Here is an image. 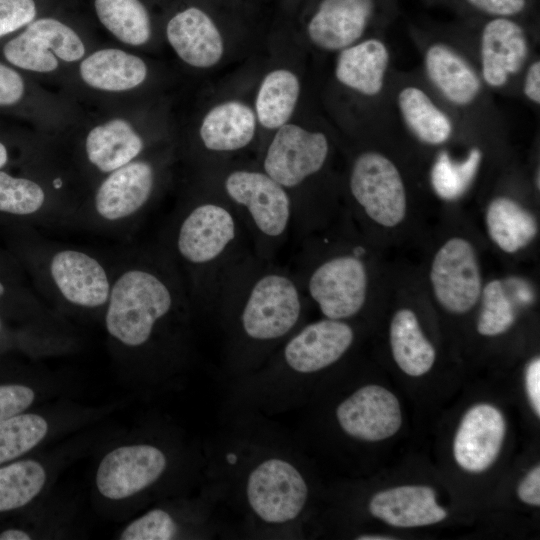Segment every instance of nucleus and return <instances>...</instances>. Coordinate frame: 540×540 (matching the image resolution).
Returning a JSON list of instances; mask_svg holds the SVG:
<instances>
[{
  "mask_svg": "<svg viewBox=\"0 0 540 540\" xmlns=\"http://www.w3.org/2000/svg\"><path fill=\"white\" fill-rule=\"evenodd\" d=\"M123 262L111 270L105 327L121 344L137 348L185 305L188 289L168 251L137 253Z\"/></svg>",
  "mask_w": 540,
  "mask_h": 540,
  "instance_id": "f257e3e1",
  "label": "nucleus"
},
{
  "mask_svg": "<svg viewBox=\"0 0 540 540\" xmlns=\"http://www.w3.org/2000/svg\"><path fill=\"white\" fill-rule=\"evenodd\" d=\"M214 297L236 309L241 333L256 343L285 337L303 312V293L296 277L249 254L226 271Z\"/></svg>",
  "mask_w": 540,
  "mask_h": 540,
  "instance_id": "f03ea898",
  "label": "nucleus"
},
{
  "mask_svg": "<svg viewBox=\"0 0 540 540\" xmlns=\"http://www.w3.org/2000/svg\"><path fill=\"white\" fill-rule=\"evenodd\" d=\"M243 222L231 205L202 201L180 212L167 250L188 276L192 296H215L225 272L241 253Z\"/></svg>",
  "mask_w": 540,
  "mask_h": 540,
  "instance_id": "7ed1b4c3",
  "label": "nucleus"
},
{
  "mask_svg": "<svg viewBox=\"0 0 540 540\" xmlns=\"http://www.w3.org/2000/svg\"><path fill=\"white\" fill-rule=\"evenodd\" d=\"M223 188L243 224L255 239L257 256L269 259L270 248L284 240L295 212L288 190L264 171L238 169L224 179Z\"/></svg>",
  "mask_w": 540,
  "mask_h": 540,
  "instance_id": "20e7f679",
  "label": "nucleus"
},
{
  "mask_svg": "<svg viewBox=\"0 0 540 540\" xmlns=\"http://www.w3.org/2000/svg\"><path fill=\"white\" fill-rule=\"evenodd\" d=\"M112 271L95 255L77 248L48 249L43 256V284L47 296L73 307L105 309Z\"/></svg>",
  "mask_w": 540,
  "mask_h": 540,
  "instance_id": "39448f33",
  "label": "nucleus"
},
{
  "mask_svg": "<svg viewBox=\"0 0 540 540\" xmlns=\"http://www.w3.org/2000/svg\"><path fill=\"white\" fill-rule=\"evenodd\" d=\"M350 192L365 214L384 227L400 224L407 211L403 179L385 155L363 152L355 159L349 177Z\"/></svg>",
  "mask_w": 540,
  "mask_h": 540,
  "instance_id": "423d86ee",
  "label": "nucleus"
},
{
  "mask_svg": "<svg viewBox=\"0 0 540 540\" xmlns=\"http://www.w3.org/2000/svg\"><path fill=\"white\" fill-rule=\"evenodd\" d=\"M246 495L257 517L270 524H281L300 515L307 502L308 486L292 463L268 458L250 472Z\"/></svg>",
  "mask_w": 540,
  "mask_h": 540,
  "instance_id": "0eeeda50",
  "label": "nucleus"
},
{
  "mask_svg": "<svg viewBox=\"0 0 540 540\" xmlns=\"http://www.w3.org/2000/svg\"><path fill=\"white\" fill-rule=\"evenodd\" d=\"M306 290L325 318H351L360 312L366 302V267L356 255L333 256L311 270L306 280Z\"/></svg>",
  "mask_w": 540,
  "mask_h": 540,
  "instance_id": "6e6552de",
  "label": "nucleus"
},
{
  "mask_svg": "<svg viewBox=\"0 0 540 540\" xmlns=\"http://www.w3.org/2000/svg\"><path fill=\"white\" fill-rule=\"evenodd\" d=\"M328 153L324 133L286 123L277 129L266 150L263 171L288 190L318 173Z\"/></svg>",
  "mask_w": 540,
  "mask_h": 540,
  "instance_id": "1a4fd4ad",
  "label": "nucleus"
},
{
  "mask_svg": "<svg viewBox=\"0 0 540 540\" xmlns=\"http://www.w3.org/2000/svg\"><path fill=\"white\" fill-rule=\"evenodd\" d=\"M430 281L435 298L446 311H470L481 295L480 268L472 244L461 237L446 241L433 258Z\"/></svg>",
  "mask_w": 540,
  "mask_h": 540,
  "instance_id": "9d476101",
  "label": "nucleus"
},
{
  "mask_svg": "<svg viewBox=\"0 0 540 540\" xmlns=\"http://www.w3.org/2000/svg\"><path fill=\"white\" fill-rule=\"evenodd\" d=\"M155 171L150 162L133 160L110 172L98 186L89 218L105 226L132 221L150 202Z\"/></svg>",
  "mask_w": 540,
  "mask_h": 540,
  "instance_id": "9b49d317",
  "label": "nucleus"
},
{
  "mask_svg": "<svg viewBox=\"0 0 540 540\" xmlns=\"http://www.w3.org/2000/svg\"><path fill=\"white\" fill-rule=\"evenodd\" d=\"M336 418L346 434L368 442L392 437L402 423L399 400L376 384L365 385L343 400L336 409Z\"/></svg>",
  "mask_w": 540,
  "mask_h": 540,
  "instance_id": "f8f14e48",
  "label": "nucleus"
},
{
  "mask_svg": "<svg viewBox=\"0 0 540 540\" xmlns=\"http://www.w3.org/2000/svg\"><path fill=\"white\" fill-rule=\"evenodd\" d=\"M166 465V457L157 447H119L102 459L96 475L97 488L109 499L127 498L154 483Z\"/></svg>",
  "mask_w": 540,
  "mask_h": 540,
  "instance_id": "ddd939ff",
  "label": "nucleus"
},
{
  "mask_svg": "<svg viewBox=\"0 0 540 540\" xmlns=\"http://www.w3.org/2000/svg\"><path fill=\"white\" fill-rule=\"evenodd\" d=\"M506 434L502 412L488 403L467 410L453 441L456 463L470 473L487 470L497 459Z\"/></svg>",
  "mask_w": 540,
  "mask_h": 540,
  "instance_id": "4468645a",
  "label": "nucleus"
},
{
  "mask_svg": "<svg viewBox=\"0 0 540 540\" xmlns=\"http://www.w3.org/2000/svg\"><path fill=\"white\" fill-rule=\"evenodd\" d=\"M353 340L354 331L348 323L325 318L295 333L283 348V358L297 373H315L337 362Z\"/></svg>",
  "mask_w": 540,
  "mask_h": 540,
  "instance_id": "2eb2a0df",
  "label": "nucleus"
},
{
  "mask_svg": "<svg viewBox=\"0 0 540 540\" xmlns=\"http://www.w3.org/2000/svg\"><path fill=\"white\" fill-rule=\"evenodd\" d=\"M529 53L524 29L511 18L494 17L480 38L481 74L491 88H501L523 67Z\"/></svg>",
  "mask_w": 540,
  "mask_h": 540,
  "instance_id": "dca6fc26",
  "label": "nucleus"
},
{
  "mask_svg": "<svg viewBox=\"0 0 540 540\" xmlns=\"http://www.w3.org/2000/svg\"><path fill=\"white\" fill-rule=\"evenodd\" d=\"M374 8V0H321L307 25L309 39L321 49L342 50L361 38Z\"/></svg>",
  "mask_w": 540,
  "mask_h": 540,
  "instance_id": "f3484780",
  "label": "nucleus"
},
{
  "mask_svg": "<svg viewBox=\"0 0 540 540\" xmlns=\"http://www.w3.org/2000/svg\"><path fill=\"white\" fill-rule=\"evenodd\" d=\"M166 35L179 58L193 67H212L223 56L224 42L219 29L209 15L197 7L174 15L167 24Z\"/></svg>",
  "mask_w": 540,
  "mask_h": 540,
  "instance_id": "a211bd4d",
  "label": "nucleus"
},
{
  "mask_svg": "<svg viewBox=\"0 0 540 540\" xmlns=\"http://www.w3.org/2000/svg\"><path fill=\"white\" fill-rule=\"evenodd\" d=\"M368 508L375 518L398 528L433 525L447 517V511L436 501L434 489L425 485L379 491L370 499Z\"/></svg>",
  "mask_w": 540,
  "mask_h": 540,
  "instance_id": "6ab92c4d",
  "label": "nucleus"
},
{
  "mask_svg": "<svg viewBox=\"0 0 540 540\" xmlns=\"http://www.w3.org/2000/svg\"><path fill=\"white\" fill-rule=\"evenodd\" d=\"M389 61L386 44L377 38H369L340 50L335 77L343 86L374 97L384 87Z\"/></svg>",
  "mask_w": 540,
  "mask_h": 540,
  "instance_id": "aec40b11",
  "label": "nucleus"
},
{
  "mask_svg": "<svg viewBox=\"0 0 540 540\" xmlns=\"http://www.w3.org/2000/svg\"><path fill=\"white\" fill-rule=\"evenodd\" d=\"M424 65L431 83L450 103L467 106L479 95L482 86L479 76L450 46L443 43L429 46Z\"/></svg>",
  "mask_w": 540,
  "mask_h": 540,
  "instance_id": "412c9836",
  "label": "nucleus"
},
{
  "mask_svg": "<svg viewBox=\"0 0 540 540\" xmlns=\"http://www.w3.org/2000/svg\"><path fill=\"white\" fill-rule=\"evenodd\" d=\"M256 122V114L248 105L240 101H226L214 106L205 115L199 135L209 151H238L252 142Z\"/></svg>",
  "mask_w": 540,
  "mask_h": 540,
  "instance_id": "4be33fe9",
  "label": "nucleus"
},
{
  "mask_svg": "<svg viewBox=\"0 0 540 540\" xmlns=\"http://www.w3.org/2000/svg\"><path fill=\"white\" fill-rule=\"evenodd\" d=\"M143 147L140 135L123 119H113L94 127L85 140L89 162L108 174L133 161Z\"/></svg>",
  "mask_w": 540,
  "mask_h": 540,
  "instance_id": "5701e85b",
  "label": "nucleus"
},
{
  "mask_svg": "<svg viewBox=\"0 0 540 540\" xmlns=\"http://www.w3.org/2000/svg\"><path fill=\"white\" fill-rule=\"evenodd\" d=\"M80 75L89 86L105 91H124L140 85L147 76L145 62L119 49H102L85 58Z\"/></svg>",
  "mask_w": 540,
  "mask_h": 540,
  "instance_id": "b1692460",
  "label": "nucleus"
},
{
  "mask_svg": "<svg viewBox=\"0 0 540 540\" xmlns=\"http://www.w3.org/2000/svg\"><path fill=\"white\" fill-rule=\"evenodd\" d=\"M390 346L394 361L409 376L426 374L435 362V349L410 309H400L394 314L390 324Z\"/></svg>",
  "mask_w": 540,
  "mask_h": 540,
  "instance_id": "393cba45",
  "label": "nucleus"
},
{
  "mask_svg": "<svg viewBox=\"0 0 540 540\" xmlns=\"http://www.w3.org/2000/svg\"><path fill=\"white\" fill-rule=\"evenodd\" d=\"M397 103L404 123L420 142L440 145L450 139L451 119L425 91L416 86L404 87L398 93Z\"/></svg>",
  "mask_w": 540,
  "mask_h": 540,
  "instance_id": "a878e982",
  "label": "nucleus"
},
{
  "mask_svg": "<svg viewBox=\"0 0 540 540\" xmlns=\"http://www.w3.org/2000/svg\"><path fill=\"white\" fill-rule=\"evenodd\" d=\"M486 225L493 242L510 254L528 246L538 231L534 216L508 197H498L489 203Z\"/></svg>",
  "mask_w": 540,
  "mask_h": 540,
  "instance_id": "bb28decb",
  "label": "nucleus"
},
{
  "mask_svg": "<svg viewBox=\"0 0 540 540\" xmlns=\"http://www.w3.org/2000/svg\"><path fill=\"white\" fill-rule=\"evenodd\" d=\"M300 95V82L288 69H275L263 78L255 101L258 122L266 129H278L291 118Z\"/></svg>",
  "mask_w": 540,
  "mask_h": 540,
  "instance_id": "cd10ccee",
  "label": "nucleus"
},
{
  "mask_svg": "<svg viewBox=\"0 0 540 540\" xmlns=\"http://www.w3.org/2000/svg\"><path fill=\"white\" fill-rule=\"evenodd\" d=\"M100 22L120 41L142 45L151 35L148 12L139 0H95Z\"/></svg>",
  "mask_w": 540,
  "mask_h": 540,
  "instance_id": "c85d7f7f",
  "label": "nucleus"
},
{
  "mask_svg": "<svg viewBox=\"0 0 540 540\" xmlns=\"http://www.w3.org/2000/svg\"><path fill=\"white\" fill-rule=\"evenodd\" d=\"M46 474L38 462L22 460L0 467V512L29 503L43 488Z\"/></svg>",
  "mask_w": 540,
  "mask_h": 540,
  "instance_id": "c756f323",
  "label": "nucleus"
},
{
  "mask_svg": "<svg viewBox=\"0 0 540 540\" xmlns=\"http://www.w3.org/2000/svg\"><path fill=\"white\" fill-rule=\"evenodd\" d=\"M482 160L479 148H472L466 159L455 162L447 151H441L431 169V185L435 193L444 200L461 197L471 185Z\"/></svg>",
  "mask_w": 540,
  "mask_h": 540,
  "instance_id": "7c9ffc66",
  "label": "nucleus"
},
{
  "mask_svg": "<svg viewBox=\"0 0 540 540\" xmlns=\"http://www.w3.org/2000/svg\"><path fill=\"white\" fill-rule=\"evenodd\" d=\"M46 420L36 414H18L0 422V464L35 447L46 435Z\"/></svg>",
  "mask_w": 540,
  "mask_h": 540,
  "instance_id": "2f4dec72",
  "label": "nucleus"
},
{
  "mask_svg": "<svg viewBox=\"0 0 540 540\" xmlns=\"http://www.w3.org/2000/svg\"><path fill=\"white\" fill-rule=\"evenodd\" d=\"M47 195L44 188L31 179L14 177L0 171V212L16 216H33L46 212Z\"/></svg>",
  "mask_w": 540,
  "mask_h": 540,
  "instance_id": "473e14b6",
  "label": "nucleus"
},
{
  "mask_svg": "<svg viewBox=\"0 0 540 540\" xmlns=\"http://www.w3.org/2000/svg\"><path fill=\"white\" fill-rule=\"evenodd\" d=\"M513 304L500 280L490 281L482 291V306L477 331L483 336H496L506 332L514 323Z\"/></svg>",
  "mask_w": 540,
  "mask_h": 540,
  "instance_id": "72a5a7b5",
  "label": "nucleus"
},
{
  "mask_svg": "<svg viewBox=\"0 0 540 540\" xmlns=\"http://www.w3.org/2000/svg\"><path fill=\"white\" fill-rule=\"evenodd\" d=\"M3 53L11 64L25 70L44 73L58 67L56 56L28 29L7 42Z\"/></svg>",
  "mask_w": 540,
  "mask_h": 540,
  "instance_id": "f704fd0d",
  "label": "nucleus"
},
{
  "mask_svg": "<svg viewBox=\"0 0 540 540\" xmlns=\"http://www.w3.org/2000/svg\"><path fill=\"white\" fill-rule=\"evenodd\" d=\"M38 36L48 49L66 62L77 61L85 53V47L79 36L67 25L52 18H42L28 27Z\"/></svg>",
  "mask_w": 540,
  "mask_h": 540,
  "instance_id": "c9c22d12",
  "label": "nucleus"
},
{
  "mask_svg": "<svg viewBox=\"0 0 540 540\" xmlns=\"http://www.w3.org/2000/svg\"><path fill=\"white\" fill-rule=\"evenodd\" d=\"M177 533L172 517L161 509H154L130 523L120 535L123 540H168Z\"/></svg>",
  "mask_w": 540,
  "mask_h": 540,
  "instance_id": "e433bc0d",
  "label": "nucleus"
},
{
  "mask_svg": "<svg viewBox=\"0 0 540 540\" xmlns=\"http://www.w3.org/2000/svg\"><path fill=\"white\" fill-rule=\"evenodd\" d=\"M35 15L33 0H0V37L30 23Z\"/></svg>",
  "mask_w": 540,
  "mask_h": 540,
  "instance_id": "4c0bfd02",
  "label": "nucleus"
},
{
  "mask_svg": "<svg viewBox=\"0 0 540 540\" xmlns=\"http://www.w3.org/2000/svg\"><path fill=\"white\" fill-rule=\"evenodd\" d=\"M34 397L33 390L27 386L0 385V422L22 413L32 404Z\"/></svg>",
  "mask_w": 540,
  "mask_h": 540,
  "instance_id": "58836bf2",
  "label": "nucleus"
},
{
  "mask_svg": "<svg viewBox=\"0 0 540 540\" xmlns=\"http://www.w3.org/2000/svg\"><path fill=\"white\" fill-rule=\"evenodd\" d=\"M24 82L13 69L0 63V105H12L23 96Z\"/></svg>",
  "mask_w": 540,
  "mask_h": 540,
  "instance_id": "ea45409f",
  "label": "nucleus"
},
{
  "mask_svg": "<svg viewBox=\"0 0 540 540\" xmlns=\"http://www.w3.org/2000/svg\"><path fill=\"white\" fill-rule=\"evenodd\" d=\"M477 10L493 17L511 18L526 7V0H466Z\"/></svg>",
  "mask_w": 540,
  "mask_h": 540,
  "instance_id": "a19ab883",
  "label": "nucleus"
},
{
  "mask_svg": "<svg viewBox=\"0 0 540 540\" xmlns=\"http://www.w3.org/2000/svg\"><path fill=\"white\" fill-rule=\"evenodd\" d=\"M519 499L532 506L540 505V466L532 468L521 480L517 488Z\"/></svg>",
  "mask_w": 540,
  "mask_h": 540,
  "instance_id": "79ce46f5",
  "label": "nucleus"
},
{
  "mask_svg": "<svg viewBox=\"0 0 540 540\" xmlns=\"http://www.w3.org/2000/svg\"><path fill=\"white\" fill-rule=\"evenodd\" d=\"M525 389L535 414L540 416V359H532L525 370Z\"/></svg>",
  "mask_w": 540,
  "mask_h": 540,
  "instance_id": "37998d69",
  "label": "nucleus"
},
{
  "mask_svg": "<svg viewBox=\"0 0 540 540\" xmlns=\"http://www.w3.org/2000/svg\"><path fill=\"white\" fill-rule=\"evenodd\" d=\"M525 96L535 104L540 103V61H534L528 67L523 84Z\"/></svg>",
  "mask_w": 540,
  "mask_h": 540,
  "instance_id": "c03bdc74",
  "label": "nucleus"
},
{
  "mask_svg": "<svg viewBox=\"0 0 540 540\" xmlns=\"http://www.w3.org/2000/svg\"><path fill=\"white\" fill-rule=\"evenodd\" d=\"M30 536L20 529H8L0 533V540H29Z\"/></svg>",
  "mask_w": 540,
  "mask_h": 540,
  "instance_id": "a18cd8bd",
  "label": "nucleus"
},
{
  "mask_svg": "<svg viewBox=\"0 0 540 540\" xmlns=\"http://www.w3.org/2000/svg\"><path fill=\"white\" fill-rule=\"evenodd\" d=\"M356 539L358 540H391L394 538L390 536H385V535H360Z\"/></svg>",
  "mask_w": 540,
  "mask_h": 540,
  "instance_id": "49530a36",
  "label": "nucleus"
},
{
  "mask_svg": "<svg viewBox=\"0 0 540 540\" xmlns=\"http://www.w3.org/2000/svg\"><path fill=\"white\" fill-rule=\"evenodd\" d=\"M8 160V152L4 144L0 142V168H2Z\"/></svg>",
  "mask_w": 540,
  "mask_h": 540,
  "instance_id": "de8ad7c7",
  "label": "nucleus"
},
{
  "mask_svg": "<svg viewBox=\"0 0 540 540\" xmlns=\"http://www.w3.org/2000/svg\"><path fill=\"white\" fill-rule=\"evenodd\" d=\"M6 294V287L0 280V298H2Z\"/></svg>",
  "mask_w": 540,
  "mask_h": 540,
  "instance_id": "09e8293b",
  "label": "nucleus"
}]
</instances>
